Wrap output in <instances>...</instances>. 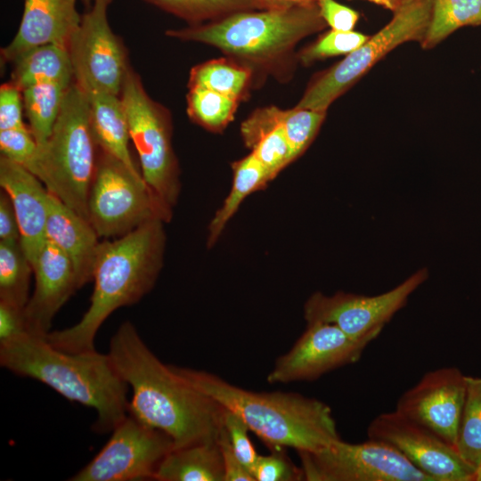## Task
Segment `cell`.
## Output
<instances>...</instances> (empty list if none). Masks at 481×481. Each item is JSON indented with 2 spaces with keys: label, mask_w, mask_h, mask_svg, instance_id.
<instances>
[{
  "label": "cell",
  "mask_w": 481,
  "mask_h": 481,
  "mask_svg": "<svg viewBox=\"0 0 481 481\" xmlns=\"http://www.w3.org/2000/svg\"><path fill=\"white\" fill-rule=\"evenodd\" d=\"M108 355L132 389L130 415L168 435L175 448L217 440L225 409L164 364L132 322L118 327Z\"/></svg>",
  "instance_id": "1"
},
{
  "label": "cell",
  "mask_w": 481,
  "mask_h": 481,
  "mask_svg": "<svg viewBox=\"0 0 481 481\" xmlns=\"http://www.w3.org/2000/svg\"><path fill=\"white\" fill-rule=\"evenodd\" d=\"M0 365L37 379L67 400L93 408L99 434L111 432L128 414V385L108 354L96 349L70 353L54 347L45 336L22 334L0 344Z\"/></svg>",
  "instance_id": "2"
},
{
  "label": "cell",
  "mask_w": 481,
  "mask_h": 481,
  "mask_svg": "<svg viewBox=\"0 0 481 481\" xmlns=\"http://www.w3.org/2000/svg\"><path fill=\"white\" fill-rule=\"evenodd\" d=\"M163 224L152 220L114 240L101 241L90 306L75 325L48 332L50 344L70 353L95 349V336L106 319L115 310L137 303L153 288L163 264Z\"/></svg>",
  "instance_id": "3"
},
{
  "label": "cell",
  "mask_w": 481,
  "mask_h": 481,
  "mask_svg": "<svg viewBox=\"0 0 481 481\" xmlns=\"http://www.w3.org/2000/svg\"><path fill=\"white\" fill-rule=\"evenodd\" d=\"M187 383L239 415L270 449L317 451L340 439L330 407L292 392H256L205 371L170 365Z\"/></svg>",
  "instance_id": "4"
},
{
  "label": "cell",
  "mask_w": 481,
  "mask_h": 481,
  "mask_svg": "<svg viewBox=\"0 0 481 481\" xmlns=\"http://www.w3.org/2000/svg\"><path fill=\"white\" fill-rule=\"evenodd\" d=\"M98 155L87 94L74 80L53 131L38 146L30 172L78 215L87 218V199Z\"/></svg>",
  "instance_id": "5"
},
{
  "label": "cell",
  "mask_w": 481,
  "mask_h": 481,
  "mask_svg": "<svg viewBox=\"0 0 481 481\" xmlns=\"http://www.w3.org/2000/svg\"><path fill=\"white\" fill-rule=\"evenodd\" d=\"M324 26L318 4L269 8L261 12H237L220 21L179 30L170 37L201 42L249 58L281 53Z\"/></svg>",
  "instance_id": "6"
},
{
  "label": "cell",
  "mask_w": 481,
  "mask_h": 481,
  "mask_svg": "<svg viewBox=\"0 0 481 481\" xmlns=\"http://www.w3.org/2000/svg\"><path fill=\"white\" fill-rule=\"evenodd\" d=\"M130 139L140 160L142 176L167 214L172 217L181 183L171 143L167 112L145 91L140 76L129 67L120 93Z\"/></svg>",
  "instance_id": "7"
},
{
  "label": "cell",
  "mask_w": 481,
  "mask_h": 481,
  "mask_svg": "<svg viewBox=\"0 0 481 481\" xmlns=\"http://www.w3.org/2000/svg\"><path fill=\"white\" fill-rule=\"evenodd\" d=\"M87 218L100 238H118L150 221L171 219L142 175L99 148Z\"/></svg>",
  "instance_id": "8"
},
{
  "label": "cell",
  "mask_w": 481,
  "mask_h": 481,
  "mask_svg": "<svg viewBox=\"0 0 481 481\" xmlns=\"http://www.w3.org/2000/svg\"><path fill=\"white\" fill-rule=\"evenodd\" d=\"M432 4L433 0L400 4L383 29L319 77L296 108L326 111L333 101L387 53L409 41L421 42L430 22Z\"/></svg>",
  "instance_id": "9"
},
{
  "label": "cell",
  "mask_w": 481,
  "mask_h": 481,
  "mask_svg": "<svg viewBox=\"0 0 481 481\" xmlns=\"http://www.w3.org/2000/svg\"><path fill=\"white\" fill-rule=\"evenodd\" d=\"M306 481H434L387 443L338 439L317 451L298 452Z\"/></svg>",
  "instance_id": "10"
},
{
  "label": "cell",
  "mask_w": 481,
  "mask_h": 481,
  "mask_svg": "<svg viewBox=\"0 0 481 481\" xmlns=\"http://www.w3.org/2000/svg\"><path fill=\"white\" fill-rule=\"evenodd\" d=\"M174 448L168 435L128 413L101 451L69 480H154L159 463Z\"/></svg>",
  "instance_id": "11"
},
{
  "label": "cell",
  "mask_w": 481,
  "mask_h": 481,
  "mask_svg": "<svg viewBox=\"0 0 481 481\" xmlns=\"http://www.w3.org/2000/svg\"><path fill=\"white\" fill-rule=\"evenodd\" d=\"M111 0H94L81 18L68 46L74 81L86 92L120 95L129 69L121 39L112 31L107 16Z\"/></svg>",
  "instance_id": "12"
},
{
  "label": "cell",
  "mask_w": 481,
  "mask_h": 481,
  "mask_svg": "<svg viewBox=\"0 0 481 481\" xmlns=\"http://www.w3.org/2000/svg\"><path fill=\"white\" fill-rule=\"evenodd\" d=\"M428 276V270L420 269L393 289L373 297L344 291L332 296L315 292L304 305V317L307 323L335 324L353 338L375 339Z\"/></svg>",
  "instance_id": "13"
},
{
  "label": "cell",
  "mask_w": 481,
  "mask_h": 481,
  "mask_svg": "<svg viewBox=\"0 0 481 481\" xmlns=\"http://www.w3.org/2000/svg\"><path fill=\"white\" fill-rule=\"evenodd\" d=\"M368 438L388 444L434 481H472L475 469L457 450L429 429L397 411L376 416Z\"/></svg>",
  "instance_id": "14"
},
{
  "label": "cell",
  "mask_w": 481,
  "mask_h": 481,
  "mask_svg": "<svg viewBox=\"0 0 481 481\" xmlns=\"http://www.w3.org/2000/svg\"><path fill=\"white\" fill-rule=\"evenodd\" d=\"M373 338H353L332 323L308 322L293 346L275 362L267 382L314 380L323 374L356 363Z\"/></svg>",
  "instance_id": "15"
},
{
  "label": "cell",
  "mask_w": 481,
  "mask_h": 481,
  "mask_svg": "<svg viewBox=\"0 0 481 481\" xmlns=\"http://www.w3.org/2000/svg\"><path fill=\"white\" fill-rule=\"evenodd\" d=\"M466 387V375L458 368L433 370L401 395L395 411L455 448Z\"/></svg>",
  "instance_id": "16"
},
{
  "label": "cell",
  "mask_w": 481,
  "mask_h": 481,
  "mask_svg": "<svg viewBox=\"0 0 481 481\" xmlns=\"http://www.w3.org/2000/svg\"><path fill=\"white\" fill-rule=\"evenodd\" d=\"M35 289L25 308L29 331L45 336L52 322L78 289L70 259L55 244L45 240L32 264Z\"/></svg>",
  "instance_id": "17"
},
{
  "label": "cell",
  "mask_w": 481,
  "mask_h": 481,
  "mask_svg": "<svg viewBox=\"0 0 481 481\" xmlns=\"http://www.w3.org/2000/svg\"><path fill=\"white\" fill-rule=\"evenodd\" d=\"M77 0H24L18 31L1 49V61L13 63L29 50L43 45L69 46L79 27Z\"/></svg>",
  "instance_id": "18"
},
{
  "label": "cell",
  "mask_w": 481,
  "mask_h": 481,
  "mask_svg": "<svg viewBox=\"0 0 481 481\" xmlns=\"http://www.w3.org/2000/svg\"><path fill=\"white\" fill-rule=\"evenodd\" d=\"M0 185L12 200L20 242L32 265L46 240L49 192L34 174L3 156L0 157Z\"/></svg>",
  "instance_id": "19"
},
{
  "label": "cell",
  "mask_w": 481,
  "mask_h": 481,
  "mask_svg": "<svg viewBox=\"0 0 481 481\" xmlns=\"http://www.w3.org/2000/svg\"><path fill=\"white\" fill-rule=\"evenodd\" d=\"M45 237L70 259L78 289L93 280L100 237L88 220L50 192Z\"/></svg>",
  "instance_id": "20"
},
{
  "label": "cell",
  "mask_w": 481,
  "mask_h": 481,
  "mask_svg": "<svg viewBox=\"0 0 481 481\" xmlns=\"http://www.w3.org/2000/svg\"><path fill=\"white\" fill-rule=\"evenodd\" d=\"M86 94L91 126L98 148L120 160L135 174L142 175L128 148L129 127L120 95L101 91Z\"/></svg>",
  "instance_id": "21"
},
{
  "label": "cell",
  "mask_w": 481,
  "mask_h": 481,
  "mask_svg": "<svg viewBox=\"0 0 481 481\" xmlns=\"http://www.w3.org/2000/svg\"><path fill=\"white\" fill-rule=\"evenodd\" d=\"M280 111L275 107L258 110L241 126L246 145L273 179L297 159L281 123Z\"/></svg>",
  "instance_id": "22"
},
{
  "label": "cell",
  "mask_w": 481,
  "mask_h": 481,
  "mask_svg": "<svg viewBox=\"0 0 481 481\" xmlns=\"http://www.w3.org/2000/svg\"><path fill=\"white\" fill-rule=\"evenodd\" d=\"M154 480L224 481L217 440L174 448L159 463Z\"/></svg>",
  "instance_id": "23"
},
{
  "label": "cell",
  "mask_w": 481,
  "mask_h": 481,
  "mask_svg": "<svg viewBox=\"0 0 481 481\" xmlns=\"http://www.w3.org/2000/svg\"><path fill=\"white\" fill-rule=\"evenodd\" d=\"M73 68L67 47L53 44L35 47L13 62L11 82L21 91L43 83L70 85Z\"/></svg>",
  "instance_id": "24"
},
{
  "label": "cell",
  "mask_w": 481,
  "mask_h": 481,
  "mask_svg": "<svg viewBox=\"0 0 481 481\" xmlns=\"http://www.w3.org/2000/svg\"><path fill=\"white\" fill-rule=\"evenodd\" d=\"M233 180L229 194L208 225V247H212L242 201L273 180L268 170L251 152L233 164Z\"/></svg>",
  "instance_id": "25"
},
{
  "label": "cell",
  "mask_w": 481,
  "mask_h": 481,
  "mask_svg": "<svg viewBox=\"0 0 481 481\" xmlns=\"http://www.w3.org/2000/svg\"><path fill=\"white\" fill-rule=\"evenodd\" d=\"M70 85L43 83L22 91L23 107L29 127L38 146L48 140Z\"/></svg>",
  "instance_id": "26"
},
{
  "label": "cell",
  "mask_w": 481,
  "mask_h": 481,
  "mask_svg": "<svg viewBox=\"0 0 481 481\" xmlns=\"http://www.w3.org/2000/svg\"><path fill=\"white\" fill-rule=\"evenodd\" d=\"M478 25L481 0H433L430 22L421 45L432 48L460 28Z\"/></svg>",
  "instance_id": "27"
},
{
  "label": "cell",
  "mask_w": 481,
  "mask_h": 481,
  "mask_svg": "<svg viewBox=\"0 0 481 481\" xmlns=\"http://www.w3.org/2000/svg\"><path fill=\"white\" fill-rule=\"evenodd\" d=\"M32 273L20 240L0 241V300L25 308Z\"/></svg>",
  "instance_id": "28"
},
{
  "label": "cell",
  "mask_w": 481,
  "mask_h": 481,
  "mask_svg": "<svg viewBox=\"0 0 481 481\" xmlns=\"http://www.w3.org/2000/svg\"><path fill=\"white\" fill-rule=\"evenodd\" d=\"M466 382L455 449L476 469L481 463V377L466 375Z\"/></svg>",
  "instance_id": "29"
},
{
  "label": "cell",
  "mask_w": 481,
  "mask_h": 481,
  "mask_svg": "<svg viewBox=\"0 0 481 481\" xmlns=\"http://www.w3.org/2000/svg\"><path fill=\"white\" fill-rule=\"evenodd\" d=\"M250 72L225 60H214L194 67L190 74L189 87H200L238 100Z\"/></svg>",
  "instance_id": "30"
},
{
  "label": "cell",
  "mask_w": 481,
  "mask_h": 481,
  "mask_svg": "<svg viewBox=\"0 0 481 481\" xmlns=\"http://www.w3.org/2000/svg\"><path fill=\"white\" fill-rule=\"evenodd\" d=\"M187 102L190 117L214 131L224 127L232 120L237 106V100L200 87L190 88Z\"/></svg>",
  "instance_id": "31"
},
{
  "label": "cell",
  "mask_w": 481,
  "mask_h": 481,
  "mask_svg": "<svg viewBox=\"0 0 481 481\" xmlns=\"http://www.w3.org/2000/svg\"><path fill=\"white\" fill-rule=\"evenodd\" d=\"M188 20L198 21L224 12L263 5L257 0H147Z\"/></svg>",
  "instance_id": "32"
},
{
  "label": "cell",
  "mask_w": 481,
  "mask_h": 481,
  "mask_svg": "<svg viewBox=\"0 0 481 481\" xmlns=\"http://www.w3.org/2000/svg\"><path fill=\"white\" fill-rule=\"evenodd\" d=\"M325 115L326 111L308 109L281 110V123L296 158L301 155L312 143Z\"/></svg>",
  "instance_id": "33"
},
{
  "label": "cell",
  "mask_w": 481,
  "mask_h": 481,
  "mask_svg": "<svg viewBox=\"0 0 481 481\" xmlns=\"http://www.w3.org/2000/svg\"><path fill=\"white\" fill-rule=\"evenodd\" d=\"M38 144L29 126L0 130L1 156L24 167H33Z\"/></svg>",
  "instance_id": "34"
},
{
  "label": "cell",
  "mask_w": 481,
  "mask_h": 481,
  "mask_svg": "<svg viewBox=\"0 0 481 481\" xmlns=\"http://www.w3.org/2000/svg\"><path fill=\"white\" fill-rule=\"evenodd\" d=\"M368 38L367 36L353 30H331L302 53V61L309 63L325 57L348 54L361 46Z\"/></svg>",
  "instance_id": "35"
},
{
  "label": "cell",
  "mask_w": 481,
  "mask_h": 481,
  "mask_svg": "<svg viewBox=\"0 0 481 481\" xmlns=\"http://www.w3.org/2000/svg\"><path fill=\"white\" fill-rule=\"evenodd\" d=\"M255 481H299L302 469L287 456L284 447L271 449V453L259 455L252 469Z\"/></svg>",
  "instance_id": "36"
},
{
  "label": "cell",
  "mask_w": 481,
  "mask_h": 481,
  "mask_svg": "<svg viewBox=\"0 0 481 481\" xmlns=\"http://www.w3.org/2000/svg\"><path fill=\"white\" fill-rule=\"evenodd\" d=\"M224 427L235 454L251 473L259 455L249 436V427L239 415L226 409Z\"/></svg>",
  "instance_id": "37"
},
{
  "label": "cell",
  "mask_w": 481,
  "mask_h": 481,
  "mask_svg": "<svg viewBox=\"0 0 481 481\" xmlns=\"http://www.w3.org/2000/svg\"><path fill=\"white\" fill-rule=\"evenodd\" d=\"M22 91L11 81L0 87V130L20 127L23 121Z\"/></svg>",
  "instance_id": "38"
},
{
  "label": "cell",
  "mask_w": 481,
  "mask_h": 481,
  "mask_svg": "<svg viewBox=\"0 0 481 481\" xmlns=\"http://www.w3.org/2000/svg\"><path fill=\"white\" fill-rule=\"evenodd\" d=\"M28 332L24 308L0 300V344Z\"/></svg>",
  "instance_id": "39"
},
{
  "label": "cell",
  "mask_w": 481,
  "mask_h": 481,
  "mask_svg": "<svg viewBox=\"0 0 481 481\" xmlns=\"http://www.w3.org/2000/svg\"><path fill=\"white\" fill-rule=\"evenodd\" d=\"M322 18L337 31H350L355 27L358 13L334 0H318Z\"/></svg>",
  "instance_id": "40"
},
{
  "label": "cell",
  "mask_w": 481,
  "mask_h": 481,
  "mask_svg": "<svg viewBox=\"0 0 481 481\" xmlns=\"http://www.w3.org/2000/svg\"><path fill=\"white\" fill-rule=\"evenodd\" d=\"M217 444L223 460L224 481H255L250 471L235 454L224 427L217 437Z\"/></svg>",
  "instance_id": "41"
},
{
  "label": "cell",
  "mask_w": 481,
  "mask_h": 481,
  "mask_svg": "<svg viewBox=\"0 0 481 481\" xmlns=\"http://www.w3.org/2000/svg\"><path fill=\"white\" fill-rule=\"evenodd\" d=\"M20 240L16 213L9 195L0 192V241Z\"/></svg>",
  "instance_id": "42"
},
{
  "label": "cell",
  "mask_w": 481,
  "mask_h": 481,
  "mask_svg": "<svg viewBox=\"0 0 481 481\" xmlns=\"http://www.w3.org/2000/svg\"><path fill=\"white\" fill-rule=\"evenodd\" d=\"M268 8H286L314 4L318 0H257Z\"/></svg>",
  "instance_id": "43"
},
{
  "label": "cell",
  "mask_w": 481,
  "mask_h": 481,
  "mask_svg": "<svg viewBox=\"0 0 481 481\" xmlns=\"http://www.w3.org/2000/svg\"><path fill=\"white\" fill-rule=\"evenodd\" d=\"M372 2L381 4L388 9L395 11L400 4V0H371Z\"/></svg>",
  "instance_id": "44"
},
{
  "label": "cell",
  "mask_w": 481,
  "mask_h": 481,
  "mask_svg": "<svg viewBox=\"0 0 481 481\" xmlns=\"http://www.w3.org/2000/svg\"><path fill=\"white\" fill-rule=\"evenodd\" d=\"M472 481H481V463L476 468Z\"/></svg>",
  "instance_id": "45"
},
{
  "label": "cell",
  "mask_w": 481,
  "mask_h": 481,
  "mask_svg": "<svg viewBox=\"0 0 481 481\" xmlns=\"http://www.w3.org/2000/svg\"><path fill=\"white\" fill-rule=\"evenodd\" d=\"M413 1H417V0H400V4H405V3L413 2ZM400 4H399V5H400Z\"/></svg>",
  "instance_id": "46"
},
{
  "label": "cell",
  "mask_w": 481,
  "mask_h": 481,
  "mask_svg": "<svg viewBox=\"0 0 481 481\" xmlns=\"http://www.w3.org/2000/svg\"><path fill=\"white\" fill-rule=\"evenodd\" d=\"M86 2H90L91 0H85Z\"/></svg>",
  "instance_id": "47"
}]
</instances>
